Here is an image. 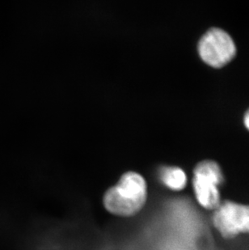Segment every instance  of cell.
Returning <instances> with one entry per match:
<instances>
[{
    "label": "cell",
    "mask_w": 249,
    "mask_h": 250,
    "mask_svg": "<svg viewBox=\"0 0 249 250\" xmlns=\"http://www.w3.org/2000/svg\"><path fill=\"white\" fill-rule=\"evenodd\" d=\"M200 59L212 68L220 69L232 61L237 49L231 36L221 28L213 27L205 32L198 41Z\"/></svg>",
    "instance_id": "obj_3"
},
{
    "label": "cell",
    "mask_w": 249,
    "mask_h": 250,
    "mask_svg": "<svg viewBox=\"0 0 249 250\" xmlns=\"http://www.w3.org/2000/svg\"><path fill=\"white\" fill-rule=\"evenodd\" d=\"M163 185L172 191H181L188 185V176L185 170L177 166H163L159 170Z\"/></svg>",
    "instance_id": "obj_5"
},
{
    "label": "cell",
    "mask_w": 249,
    "mask_h": 250,
    "mask_svg": "<svg viewBox=\"0 0 249 250\" xmlns=\"http://www.w3.org/2000/svg\"><path fill=\"white\" fill-rule=\"evenodd\" d=\"M212 225L226 240L249 234V204L232 200L222 201L212 211Z\"/></svg>",
    "instance_id": "obj_4"
},
{
    "label": "cell",
    "mask_w": 249,
    "mask_h": 250,
    "mask_svg": "<svg viewBox=\"0 0 249 250\" xmlns=\"http://www.w3.org/2000/svg\"><path fill=\"white\" fill-rule=\"evenodd\" d=\"M243 123L245 128L249 131V108L245 111L244 117H243Z\"/></svg>",
    "instance_id": "obj_6"
},
{
    "label": "cell",
    "mask_w": 249,
    "mask_h": 250,
    "mask_svg": "<svg viewBox=\"0 0 249 250\" xmlns=\"http://www.w3.org/2000/svg\"></svg>",
    "instance_id": "obj_7"
},
{
    "label": "cell",
    "mask_w": 249,
    "mask_h": 250,
    "mask_svg": "<svg viewBox=\"0 0 249 250\" xmlns=\"http://www.w3.org/2000/svg\"><path fill=\"white\" fill-rule=\"evenodd\" d=\"M226 177L221 166L214 160L199 161L193 168L192 189L199 207L214 211L222 203L221 187Z\"/></svg>",
    "instance_id": "obj_2"
},
{
    "label": "cell",
    "mask_w": 249,
    "mask_h": 250,
    "mask_svg": "<svg viewBox=\"0 0 249 250\" xmlns=\"http://www.w3.org/2000/svg\"><path fill=\"white\" fill-rule=\"evenodd\" d=\"M147 199V185L144 177L135 172H127L118 184L104 195L106 210L113 215L129 217L143 209Z\"/></svg>",
    "instance_id": "obj_1"
}]
</instances>
